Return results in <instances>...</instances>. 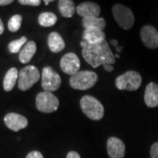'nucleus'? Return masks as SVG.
<instances>
[{"label": "nucleus", "mask_w": 158, "mask_h": 158, "mask_svg": "<svg viewBox=\"0 0 158 158\" xmlns=\"http://www.w3.org/2000/svg\"><path fill=\"white\" fill-rule=\"evenodd\" d=\"M80 45L83 48V57L93 68H98L104 64H114L116 62L115 56L106 40L98 44H89L82 40Z\"/></svg>", "instance_id": "f257e3e1"}, {"label": "nucleus", "mask_w": 158, "mask_h": 158, "mask_svg": "<svg viewBox=\"0 0 158 158\" xmlns=\"http://www.w3.org/2000/svg\"><path fill=\"white\" fill-rule=\"evenodd\" d=\"M80 107L83 113L92 120H100L104 117V106L96 98L85 95L80 99Z\"/></svg>", "instance_id": "f03ea898"}, {"label": "nucleus", "mask_w": 158, "mask_h": 158, "mask_svg": "<svg viewBox=\"0 0 158 158\" xmlns=\"http://www.w3.org/2000/svg\"><path fill=\"white\" fill-rule=\"evenodd\" d=\"M98 81V75L93 71H79L69 79V85L75 90H85L93 87Z\"/></svg>", "instance_id": "7ed1b4c3"}, {"label": "nucleus", "mask_w": 158, "mask_h": 158, "mask_svg": "<svg viewBox=\"0 0 158 158\" xmlns=\"http://www.w3.org/2000/svg\"><path fill=\"white\" fill-rule=\"evenodd\" d=\"M142 83L141 76L135 70H129L118 76L115 80V85L118 90H138Z\"/></svg>", "instance_id": "20e7f679"}, {"label": "nucleus", "mask_w": 158, "mask_h": 158, "mask_svg": "<svg viewBox=\"0 0 158 158\" xmlns=\"http://www.w3.org/2000/svg\"><path fill=\"white\" fill-rule=\"evenodd\" d=\"M40 74L35 66L29 65L23 68L19 73L18 86L20 90H29L34 84L39 81Z\"/></svg>", "instance_id": "39448f33"}, {"label": "nucleus", "mask_w": 158, "mask_h": 158, "mask_svg": "<svg viewBox=\"0 0 158 158\" xmlns=\"http://www.w3.org/2000/svg\"><path fill=\"white\" fill-rule=\"evenodd\" d=\"M112 11L115 21L121 28L128 30L133 27L135 24V16L128 7L118 4L113 6Z\"/></svg>", "instance_id": "423d86ee"}, {"label": "nucleus", "mask_w": 158, "mask_h": 158, "mask_svg": "<svg viewBox=\"0 0 158 158\" xmlns=\"http://www.w3.org/2000/svg\"><path fill=\"white\" fill-rule=\"evenodd\" d=\"M36 107L40 112L50 113L56 112L59 107V99L52 92L42 91L36 97Z\"/></svg>", "instance_id": "0eeeda50"}, {"label": "nucleus", "mask_w": 158, "mask_h": 158, "mask_svg": "<svg viewBox=\"0 0 158 158\" xmlns=\"http://www.w3.org/2000/svg\"><path fill=\"white\" fill-rule=\"evenodd\" d=\"M61 84L62 79L56 71L48 66L43 68L41 74V86L44 91H56L60 88Z\"/></svg>", "instance_id": "6e6552de"}, {"label": "nucleus", "mask_w": 158, "mask_h": 158, "mask_svg": "<svg viewBox=\"0 0 158 158\" xmlns=\"http://www.w3.org/2000/svg\"><path fill=\"white\" fill-rule=\"evenodd\" d=\"M61 69L67 75L74 76L79 72L80 60L75 53H68L62 57L60 61Z\"/></svg>", "instance_id": "1a4fd4ad"}, {"label": "nucleus", "mask_w": 158, "mask_h": 158, "mask_svg": "<svg viewBox=\"0 0 158 158\" xmlns=\"http://www.w3.org/2000/svg\"><path fill=\"white\" fill-rule=\"evenodd\" d=\"M141 39L143 44L150 49L158 48V32L150 25H146L141 29Z\"/></svg>", "instance_id": "9d476101"}, {"label": "nucleus", "mask_w": 158, "mask_h": 158, "mask_svg": "<svg viewBox=\"0 0 158 158\" xmlns=\"http://www.w3.org/2000/svg\"><path fill=\"white\" fill-rule=\"evenodd\" d=\"M4 120H5V124L6 127L14 132H18L19 130L24 129L28 125L27 118L24 117L23 115L15 113L6 114Z\"/></svg>", "instance_id": "9b49d317"}, {"label": "nucleus", "mask_w": 158, "mask_h": 158, "mask_svg": "<svg viewBox=\"0 0 158 158\" xmlns=\"http://www.w3.org/2000/svg\"><path fill=\"white\" fill-rule=\"evenodd\" d=\"M106 148L110 158H123L125 156V143L117 137H110L107 140Z\"/></svg>", "instance_id": "f8f14e48"}, {"label": "nucleus", "mask_w": 158, "mask_h": 158, "mask_svg": "<svg viewBox=\"0 0 158 158\" xmlns=\"http://www.w3.org/2000/svg\"><path fill=\"white\" fill-rule=\"evenodd\" d=\"M77 12L79 16L84 18L98 17L101 9L100 6L93 2H84L77 7Z\"/></svg>", "instance_id": "ddd939ff"}, {"label": "nucleus", "mask_w": 158, "mask_h": 158, "mask_svg": "<svg viewBox=\"0 0 158 158\" xmlns=\"http://www.w3.org/2000/svg\"><path fill=\"white\" fill-rule=\"evenodd\" d=\"M144 101L148 107L154 108L158 106V85L149 83L145 89Z\"/></svg>", "instance_id": "4468645a"}, {"label": "nucleus", "mask_w": 158, "mask_h": 158, "mask_svg": "<svg viewBox=\"0 0 158 158\" xmlns=\"http://www.w3.org/2000/svg\"><path fill=\"white\" fill-rule=\"evenodd\" d=\"M106 40L105 33L99 29H85L83 33V40L89 44H98Z\"/></svg>", "instance_id": "2eb2a0df"}, {"label": "nucleus", "mask_w": 158, "mask_h": 158, "mask_svg": "<svg viewBox=\"0 0 158 158\" xmlns=\"http://www.w3.org/2000/svg\"><path fill=\"white\" fill-rule=\"evenodd\" d=\"M48 45L53 53H59L65 48V42L57 32H53L48 35Z\"/></svg>", "instance_id": "dca6fc26"}, {"label": "nucleus", "mask_w": 158, "mask_h": 158, "mask_svg": "<svg viewBox=\"0 0 158 158\" xmlns=\"http://www.w3.org/2000/svg\"><path fill=\"white\" fill-rule=\"evenodd\" d=\"M36 50H37L36 43L33 40L27 41V43L23 47L21 51L19 52V58L20 62L24 63V64L28 63L32 60L34 54L36 53Z\"/></svg>", "instance_id": "f3484780"}, {"label": "nucleus", "mask_w": 158, "mask_h": 158, "mask_svg": "<svg viewBox=\"0 0 158 158\" xmlns=\"http://www.w3.org/2000/svg\"><path fill=\"white\" fill-rule=\"evenodd\" d=\"M19 79V72L16 68H11L7 72L4 77L3 86L4 90L6 91H11L17 83Z\"/></svg>", "instance_id": "a211bd4d"}, {"label": "nucleus", "mask_w": 158, "mask_h": 158, "mask_svg": "<svg viewBox=\"0 0 158 158\" xmlns=\"http://www.w3.org/2000/svg\"><path fill=\"white\" fill-rule=\"evenodd\" d=\"M58 9L60 13L64 18H71L74 15L77 8L74 1L71 0H60L58 1Z\"/></svg>", "instance_id": "6ab92c4d"}, {"label": "nucleus", "mask_w": 158, "mask_h": 158, "mask_svg": "<svg viewBox=\"0 0 158 158\" xmlns=\"http://www.w3.org/2000/svg\"><path fill=\"white\" fill-rule=\"evenodd\" d=\"M83 26H84L85 29H99V30L103 31L104 29L106 28V20L103 18H84L83 19Z\"/></svg>", "instance_id": "aec40b11"}, {"label": "nucleus", "mask_w": 158, "mask_h": 158, "mask_svg": "<svg viewBox=\"0 0 158 158\" xmlns=\"http://www.w3.org/2000/svg\"><path fill=\"white\" fill-rule=\"evenodd\" d=\"M38 22L41 27H50L56 25V23L57 22V17L53 12H48V11L42 12L38 17Z\"/></svg>", "instance_id": "412c9836"}, {"label": "nucleus", "mask_w": 158, "mask_h": 158, "mask_svg": "<svg viewBox=\"0 0 158 158\" xmlns=\"http://www.w3.org/2000/svg\"><path fill=\"white\" fill-rule=\"evenodd\" d=\"M27 43V37H21L20 39L12 40L8 45V50L10 51L11 54H16L19 53L21 51L23 46H25Z\"/></svg>", "instance_id": "4be33fe9"}, {"label": "nucleus", "mask_w": 158, "mask_h": 158, "mask_svg": "<svg viewBox=\"0 0 158 158\" xmlns=\"http://www.w3.org/2000/svg\"><path fill=\"white\" fill-rule=\"evenodd\" d=\"M22 23V16L19 14H16L9 19L8 21V29L10 32L15 33L19 30Z\"/></svg>", "instance_id": "5701e85b"}, {"label": "nucleus", "mask_w": 158, "mask_h": 158, "mask_svg": "<svg viewBox=\"0 0 158 158\" xmlns=\"http://www.w3.org/2000/svg\"><path fill=\"white\" fill-rule=\"evenodd\" d=\"M19 3L23 6H38L41 4V1H40V0H19Z\"/></svg>", "instance_id": "b1692460"}, {"label": "nucleus", "mask_w": 158, "mask_h": 158, "mask_svg": "<svg viewBox=\"0 0 158 158\" xmlns=\"http://www.w3.org/2000/svg\"><path fill=\"white\" fill-rule=\"evenodd\" d=\"M150 158H158V142L154 143L150 148Z\"/></svg>", "instance_id": "393cba45"}, {"label": "nucleus", "mask_w": 158, "mask_h": 158, "mask_svg": "<svg viewBox=\"0 0 158 158\" xmlns=\"http://www.w3.org/2000/svg\"><path fill=\"white\" fill-rule=\"evenodd\" d=\"M26 158H44V157H43V156H42V154H41V153L39 152V151L34 150V151H32V152L29 153Z\"/></svg>", "instance_id": "a878e982"}, {"label": "nucleus", "mask_w": 158, "mask_h": 158, "mask_svg": "<svg viewBox=\"0 0 158 158\" xmlns=\"http://www.w3.org/2000/svg\"><path fill=\"white\" fill-rule=\"evenodd\" d=\"M66 158H81V156H80V155L77 152H76V151H70V152L68 153Z\"/></svg>", "instance_id": "bb28decb"}, {"label": "nucleus", "mask_w": 158, "mask_h": 158, "mask_svg": "<svg viewBox=\"0 0 158 158\" xmlns=\"http://www.w3.org/2000/svg\"><path fill=\"white\" fill-rule=\"evenodd\" d=\"M103 67H104V69L106 70L107 72H112L113 70V67L112 64H104Z\"/></svg>", "instance_id": "cd10ccee"}, {"label": "nucleus", "mask_w": 158, "mask_h": 158, "mask_svg": "<svg viewBox=\"0 0 158 158\" xmlns=\"http://www.w3.org/2000/svg\"><path fill=\"white\" fill-rule=\"evenodd\" d=\"M13 3L12 0H0V6H8Z\"/></svg>", "instance_id": "c85d7f7f"}, {"label": "nucleus", "mask_w": 158, "mask_h": 158, "mask_svg": "<svg viewBox=\"0 0 158 158\" xmlns=\"http://www.w3.org/2000/svg\"><path fill=\"white\" fill-rule=\"evenodd\" d=\"M4 31H5V27H4L3 21H2V20H1V19H0V35H1V34H3Z\"/></svg>", "instance_id": "c756f323"}, {"label": "nucleus", "mask_w": 158, "mask_h": 158, "mask_svg": "<svg viewBox=\"0 0 158 158\" xmlns=\"http://www.w3.org/2000/svg\"><path fill=\"white\" fill-rule=\"evenodd\" d=\"M111 44H113V45L114 46L115 48H117V47H118V41H117L116 40H111Z\"/></svg>", "instance_id": "7c9ffc66"}, {"label": "nucleus", "mask_w": 158, "mask_h": 158, "mask_svg": "<svg viewBox=\"0 0 158 158\" xmlns=\"http://www.w3.org/2000/svg\"><path fill=\"white\" fill-rule=\"evenodd\" d=\"M116 48V51L118 52V53H119L120 51L122 50V48H123V47H117V48Z\"/></svg>", "instance_id": "2f4dec72"}, {"label": "nucleus", "mask_w": 158, "mask_h": 158, "mask_svg": "<svg viewBox=\"0 0 158 158\" xmlns=\"http://www.w3.org/2000/svg\"><path fill=\"white\" fill-rule=\"evenodd\" d=\"M50 2H51V1H44V3H45L46 6H48V4L50 3Z\"/></svg>", "instance_id": "473e14b6"}, {"label": "nucleus", "mask_w": 158, "mask_h": 158, "mask_svg": "<svg viewBox=\"0 0 158 158\" xmlns=\"http://www.w3.org/2000/svg\"><path fill=\"white\" fill-rule=\"evenodd\" d=\"M114 56H115V58H118V57H119V56H118V54H117V55H115Z\"/></svg>", "instance_id": "72a5a7b5"}]
</instances>
